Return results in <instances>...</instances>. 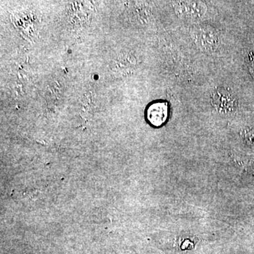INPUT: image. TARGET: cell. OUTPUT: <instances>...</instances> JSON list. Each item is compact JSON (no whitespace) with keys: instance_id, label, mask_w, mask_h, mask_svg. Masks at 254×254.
<instances>
[{"instance_id":"obj_1","label":"cell","mask_w":254,"mask_h":254,"mask_svg":"<svg viewBox=\"0 0 254 254\" xmlns=\"http://www.w3.org/2000/svg\"><path fill=\"white\" fill-rule=\"evenodd\" d=\"M191 37L195 46L202 51L211 53L218 47L219 37L213 28L207 26H198L191 31Z\"/></svg>"},{"instance_id":"obj_2","label":"cell","mask_w":254,"mask_h":254,"mask_svg":"<svg viewBox=\"0 0 254 254\" xmlns=\"http://www.w3.org/2000/svg\"><path fill=\"white\" fill-rule=\"evenodd\" d=\"M173 5L177 16L185 19H200L207 11L206 4L202 1H175Z\"/></svg>"},{"instance_id":"obj_3","label":"cell","mask_w":254,"mask_h":254,"mask_svg":"<svg viewBox=\"0 0 254 254\" xmlns=\"http://www.w3.org/2000/svg\"><path fill=\"white\" fill-rule=\"evenodd\" d=\"M212 102L214 108L220 113H231L238 106L236 96L225 88L215 89L212 94Z\"/></svg>"},{"instance_id":"obj_4","label":"cell","mask_w":254,"mask_h":254,"mask_svg":"<svg viewBox=\"0 0 254 254\" xmlns=\"http://www.w3.org/2000/svg\"><path fill=\"white\" fill-rule=\"evenodd\" d=\"M169 108L165 103H156L150 105L147 111V118L152 125L160 127L168 118Z\"/></svg>"},{"instance_id":"obj_5","label":"cell","mask_w":254,"mask_h":254,"mask_svg":"<svg viewBox=\"0 0 254 254\" xmlns=\"http://www.w3.org/2000/svg\"><path fill=\"white\" fill-rule=\"evenodd\" d=\"M250 71L252 72V76L254 77V59L251 61Z\"/></svg>"}]
</instances>
